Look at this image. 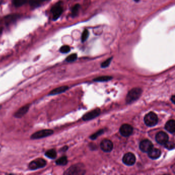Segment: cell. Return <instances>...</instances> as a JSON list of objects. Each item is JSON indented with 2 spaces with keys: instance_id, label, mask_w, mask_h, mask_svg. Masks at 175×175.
Returning <instances> with one entry per match:
<instances>
[{
  "instance_id": "obj_19",
  "label": "cell",
  "mask_w": 175,
  "mask_h": 175,
  "mask_svg": "<svg viewBox=\"0 0 175 175\" xmlns=\"http://www.w3.org/2000/svg\"><path fill=\"white\" fill-rule=\"evenodd\" d=\"M112 77L110 76H99L94 79V81L96 82H105L108 81L112 79Z\"/></svg>"
},
{
  "instance_id": "obj_5",
  "label": "cell",
  "mask_w": 175,
  "mask_h": 175,
  "mask_svg": "<svg viewBox=\"0 0 175 175\" xmlns=\"http://www.w3.org/2000/svg\"><path fill=\"white\" fill-rule=\"evenodd\" d=\"M53 133L54 131L52 129H43L33 133L30 138L32 139H39L51 136Z\"/></svg>"
},
{
  "instance_id": "obj_8",
  "label": "cell",
  "mask_w": 175,
  "mask_h": 175,
  "mask_svg": "<svg viewBox=\"0 0 175 175\" xmlns=\"http://www.w3.org/2000/svg\"><path fill=\"white\" fill-rule=\"evenodd\" d=\"M133 131V127L127 124H124L122 125L120 128V132L121 135L124 137H128L130 136Z\"/></svg>"
},
{
  "instance_id": "obj_27",
  "label": "cell",
  "mask_w": 175,
  "mask_h": 175,
  "mask_svg": "<svg viewBox=\"0 0 175 175\" xmlns=\"http://www.w3.org/2000/svg\"><path fill=\"white\" fill-rule=\"evenodd\" d=\"M103 133V129H101L100 131H98V132H97L96 133H94V135H93L92 136H91V139H96L98 136L101 135L102 133Z\"/></svg>"
},
{
  "instance_id": "obj_12",
  "label": "cell",
  "mask_w": 175,
  "mask_h": 175,
  "mask_svg": "<svg viewBox=\"0 0 175 175\" xmlns=\"http://www.w3.org/2000/svg\"><path fill=\"white\" fill-rule=\"evenodd\" d=\"M100 113V110L99 109H95L93 111L85 114L83 116L82 119L84 121L91 120V119H94L97 117V116H99Z\"/></svg>"
},
{
  "instance_id": "obj_13",
  "label": "cell",
  "mask_w": 175,
  "mask_h": 175,
  "mask_svg": "<svg viewBox=\"0 0 175 175\" xmlns=\"http://www.w3.org/2000/svg\"><path fill=\"white\" fill-rule=\"evenodd\" d=\"M30 105H26L25 106H23L21 108H20L17 112H15L14 116L15 118H22L28 112L30 109Z\"/></svg>"
},
{
  "instance_id": "obj_4",
  "label": "cell",
  "mask_w": 175,
  "mask_h": 175,
  "mask_svg": "<svg viewBox=\"0 0 175 175\" xmlns=\"http://www.w3.org/2000/svg\"><path fill=\"white\" fill-rule=\"evenodd\" d=\"M46 165V161L44 159L38 158L30 163L29 168L31 170H36L39 168H44Z\"/></svg>"
},
{
  "instance_id": "obj_20",
  "label": "cell",
  "mask_w": 175,
  "mask_h": 175,
  "mask_svg": "<svg viewBox=\"0 0 175 175\" xmlns=\"http://www.w3.org/2000/svg\"><path fill=\"white\" fill-rule=\"evenodd\" d=\"M80 8V5L78 4H76L72 7V17H75L78 15V13H79Z\"/></svg>"
},
{
  "instance_id": "obj_29",
  "label": "cell",
  "mask_w": 175,
  "mask_h": 175,
  "mask_svg": "<svg viewBox=\"0 0 175 175\" xmlns=\"http://www.w3.org/2000/svg\"><path fill=\"white\" fill-rule=\"evenodd\" d=\"M171 100L173 102V103H175V96H173L171 98Z\"/></svg>"
},
{
  "instance_id": "obj_28",
  "label": "cell",
  "mask_w": 175,
  "mask_h": 175,
  "mask_svg": "<svg viewBox=\"0 0 175 175\" xmlns=\"http://www.w3.org/2000/svg\"><path fill=\"white\" fill-rule=\"evenodd\" d=\"M30 4L32 7H37L40 5L39 3L36 0H30Z\"/></svg>"
},
{
  "instance_id": "obj_30",
  "label": "cell",
  "mask_w": 175,
  "mask_h": 175,
  "mask_svg": "<svg viewBox=\"0 0 175 175\" xmlns=\"http://www.w3.org/2000/svg\"><path fill=\"white\" fill-rule=\"evenodd\" d=\"M39 3H40L41 2H44L45 1H47V0H36Z\"/></svg>"
},
{
  "instance_id": "obj_11",
  "label": "cell",
  "mask_w": 175,
  "mask_h": 175,
  "mask_svg": "<svg viewBox=\"0 0 175 175\" xmlns=\"http://www.w3.org/2000/svg\"><path fill=\"white\" fill-rule=\"evenodd\" d=\"M156 140L158 143L161 145H164L168 141V136L165 132L160 131L156 135Z\"/></svg>"
},
{
  "instance_id": "obj_14",
  "label": "cell",
  "mask_w": 175,
  "mask_h": 175,
  "mask_svg": "<svg viewBox=\"0 0 175 175\" xmlns=\"http://www.w3.org/2000/svg\"><path fill=\"white\" fill-rule=\"evenodd\" d=\"M148 156L152 159H157L160 157V150L155 148H152L148 152Z\"/></svg>"
},
{
  "instance_id": "obj_26",
  "label": "cell",
  "mask_w": 175,
  "mask_h": 175,
  "mask_svg": "<svg viewBox=\"0 0 175 175\" xmlns=\"http://www.w3.org/2000/svg\"><path fill=\"white\" fill-rule=\"evenodd\" d=\"M165 148H167L168 150H172L175 148V144L173 143V142H168V141L166 143L164 144Z\"/></svg>"
},
{
  "instance_id": "obj_18",
  "label": "cell",
  "mask_w": 175,
  "mask_h": 175,
  "mask_svg": "<svg viewBox=\"0 0 175 175\" xmlns=\"http://www.w3.org/2000/svg\"><path fill=\"white\" fill-rule=\"evenodd\" d=\"M68 162L67 158L66 156H63L62 157L59 158L56 161V164L59 165H65L67 164Z\"/></svg>"
},
{
  "instance_id": "obj_7",
  "label": "cell",
  "mask_w": 175,
  "mask_h": 175,
  "mask_svg": "<svg viewBox=\"0 0 175 175\" xmlns=\"http://www.w3.org/2000/svg\"><path fill=\"white\" fill-rule=\"evenodd\" d=\"M123 162L126 165L131 166L135 164L136 162L135 156L133 153H126L124 156L123 158Z\"/></svg>"
},
{
  "instance_id": "obj_2",
  "label": "cell",
  "mask_w": 175,
  "mask_h": 175,
  "mask_svg": "<svg viewBox=\"0 0 175 175\" xmlns=\"http://www.w3.org/2000/svg\"><path fill=\"white\" fill-rule=\"evenodd\" d=\"M85 173L83 166L79 164L72 166L64 173L65 175H82Z\"/></svg>"
},
{
  "instance_id": "obj_10",
  "label": "cell",
  "mask_w": 175,
  "mask_h": 175,
  "mask_svg": "<svg viewBox=\"0 0 175 175\" xmlns=\"http://www.w3.org/2000/svg\"><path fill=\"white\" fill-rule=\"evenodd\" d=\"M152 148H153V143L149 140L145 139L141 142L140 148L143 152L148 153Z\"/></svg>"
},
{
  "instance_id": "obj_31",
  "label": "cell",
  "mask_w": 175,
  "mask_h": 175,
  "mask_svg": "<svg viewBox=\"0 0 175 175\" xmlns=\"http://www.w3.org/2000/svg\"><path fill=\"white\" fill-rule=\"evenodd\" d=\"M67 149V146H65L63 148H62V150H63V151H65V150H66Z\"/></svg>"
},
{
  "instance_id": "obj_16",
  "label": "cell",
  "mask_w": 175,
  "mask_h": 175,
  "mask_svg": "<svg viewBox=\"0 0 175 175\" xmlns=\"http://www.w3.org/2000/svg\"><path fill=\"white\" fill-rule=\"evenodd\" d=\"M68 89V87L67 86H62L58 87L50 91L49 94V95H56L58 94H61L67 91Z\"/></svg>"
},
{
  "instance_id": "obj_21",
  "label": "cell",
  "mask_w": 175,
  "mask_h": 175,
  "mask_svg": "<svg viewBox=\"0 0 175 175\" xmlns=\"http://www.w3.org/2000/svg\"><path fill=\"white\" fill-rule=\"evenodd\" d=\"M27 0H13V4L15 7H21L25 4Z\"/></svg>"
},
{
  "instance_id": "obj_6",
  "label": "cell",
  "mask_w": 175,
  "mask_h": 175,
  "mask_svg": "<svg viewBox=\"0 0 175 175\" xmlns=\"http://www.w3.org/2000/svg\"><path fill=\"white\" fill-rule=\"evenodd\" d=\"M63 8L61 5V3H58L54 5L51 9V13L53 15V20L56 21L58 20L62 15Z\"/></svg>"
},
{
  "instance_id": "obj_9",
  "label": "cell",
  "mask_w": 175,
  "mask_h": 175,
  "mask_svg": "<svg viewBox=\"0 0 175 175\" xmlns=\"http://www.w3.org/2000/svg\"><path fill=\"white\" fill-rule=\"evenodd\" d=\"M100 147L103 151L106 153H109L111 152L113 150V144L111 142V141L108 139H104L101 142Z\"/></svg>"
},
{
  "instance_id": "obj_25",
  "label": "cell",
  "mask_w": 175,
  "mask_h": 175,
  "mask_svg": "<svg viewBox=\"0 0 175 175\" xmlns=\"http://www.w3.org/2000/svg\"><path fill=\"white\" fill-rule=\"evenodd\" d=\"M113 59V57H111L110 58H109L108 59L106 60L104 62H103L101 65V67L102 68H105L109 66V64H111V60Z\"/></svg>"
},
{
  "instance_id": "obj_1",
  "label": "cell",
  "mask_w": 175,
  "mask_h": 175,
  "mask_svg": "<svg viewBox=\"0 0 175 175\" xmlns=\"http://www.w3.org/2000/svg\"><path fill=\"white\" fill-rule=\"evenodd\" d=\"M142 89L139 88L132 89L129 91L126 98V101L127 103H131L136 101L140 97L142 94Z\"/></svg>"
},
{
  "instance_id": "obj_33",
  "label": "cell",
  "mask_w": 175,
  "mask_h": 175,
  "mask_svg": "<svg viewBox=\"0 0 175 175\" xmlns=\"http://www.w3.org/2000/svg\"><path fill=\"white\" fill-rule=\"evenodd\" d=\"M1 106H0V108H1Z\"/></svg>"
},
{
  "instance_id": "obj_22",
  "label": "cell",
  "mask_w": 175,
  "mask_h": 175,
  "mask_svg": "<svg viewBox=\"0 0 175 175\" xmlns=\"http://www.w3.org/2000/svg\"><path fill=\"white\" fill-rule=\"evenodd\" d=\"M76 59H77V54H73L69 55L68 57H67L66 61L68 62H74V61L76 60Z\"/></svg>"
},
{
  "instance_id": "obj_15",
  "label": "cell",
  "mask_w": 175,
  "mask_h": 175,
  "mask_svg": "<svg viewBox=\"0 0 175 175\" xmlns=\"http://www.w3.org/2000/svg\"><path fill=\"white\" fill-rule=\"evenodd\" d=\"M166 130L170 133H174L175 132V122L174 120L168 121L165 125Z\"/></svg>"
},
{
  "instance_id": "obj_3",
  "label": "cell",
  "mask_w": 175,
  "mask_h": 175,
  "mask_svg": "<svg viewBox=\"0 0 175 175\" xmlns=\"http://www.w3.org/2000/svg\"><path fill=\"white\" fill-rule=\"evenodd\" d=\"M144 120L146 125L148 126H154L158 123V117L155 113L153 112H150L146 115Z\"/></svg>"
},
{
  "instance_id": "obj_23",
  "label": "cell",
  "mask_w": 175,
  "mask_h": 175,
  "mask_svg": "<svg viewBox=\"0 0 175 175\" xmlns=\"http://www.w3.org/2000/svg\"><path fill=\"white\" fill-rule=\"evenodd\" d=\"M70 50V48L68 45H64L60 48V52L63 54H66L69 52Z\"/></svg>"
},
{
  "instance_id": "obj_32",
  "label": "cell",
  "mask_w": 175,
  "mask_h": 175,
  "mask_svg": "<svg viewBox=\"0 0 175 175\" xmlns=\"http://www.w3.org/2000/svg\"><path fill=\"white\" fill-rule=\"evenodd\" d=\"M133 1H135V2H139L140 0H133Z\"/></svg>"
},
{
  "instance_id": "obj_24",
  "label": "cell",
  "mask_w": 175,
  "mask_h": 175,
  "mask_svg": "<svg viewBox=\"0 0 175 175\" xmlns=\"http://www.w3.org/2000/svg\"><path fill=\"white\" fill-rule=\"evenodd\" d=\"M89 31L87 30H84V32L82 33L81 37L82 42H84L89 37Z\"/></svg>"
},
{
  "instance_id": "obj_17",
  "label": "cell",
  "mask_w": 175,
  "mask_h": 175,
  "mask_svg": "<svg viewBox=\"0 0 175 175\" xmlns=\"http://www.w3.org/2000/svg\"><path fill=\"white\" fill-rule=\"evenodd\" d=\"M45 156L48 158L54 159L57 157V153L54 150H50L45 153Z\"/></svg>"
}]
</instances>
